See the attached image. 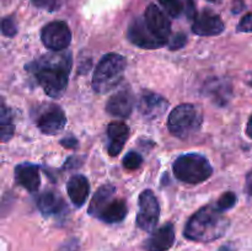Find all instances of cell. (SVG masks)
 <instances>
[{
	"instance_id": "obj_1",
	"label": "cell",
	"mask_w": 252,
	"mask_h": 251,
	"mask_svg": "<svg viewBox=\"0 0 252 251\" xmlns=\"http://www.w3.org/2000/svg\"><path fill=\"white\" fill-rule=\"evenodd\" d=\"M73 58L68 51L44 54L26 65V70L36 78L48 96L58 98L68 86Z\"/></svg>"
},
{
	"instance_id": "obj_2",
	"label": "cell",
	"mask_w": 252,
	"mask_h": 251,
	"mask_svg": "<svg viewBox=\"0 0 252 251\" xmlns=\"http://www.w3.org/2000/svg\"><path fill=\"white\" fill-rule=\"evenodd\" d=\"M230 220L217 206H204L187 220L184 235L191 241L212 243L224 236Z\"/></svg>"
},
{
	"instance_id": "obj_3",
	"label": "cell",
	"mask_w": 252,
	"mask_h": 251,
	"mask_svg": "<svg viewBox=\"0 0 252 251\" xmlns=\"http://www.w3.org/2000/svg\"><path fill=\"white\" fill-rule=\"evenodd\" d=\"M127 61L118 53H108L101 58L93 76V89L97 94H106L118 86L125 75Z\"/></svg>"
},
{
	"instance_id": "obj_4",
	"label": "cell",
	"mask_w": 252,
	"mask_h": 251,
	"mask_svg": "<svg viewBox=\"0 0 252 251\" xmlns=\"http://www.w3.org/2000/svg\"><path fill=\"white\" fill-rule=\"evenodd\" d=\"M203 123L201 108L192 103H182L170 112L167 128L180 139H187L199 132Z\"/></svg>"
},
{
	"instance_id": "obj_5",
	"label": "cell",
	"mask_w": 252,
	"mask_h": 251,
	"mask_svg": "<svg viewBox=\"0 0 252 251\" xmlns=\"http://www.w3.org/2000/svg\"><path fill=\"white\" fill-rule=\"evenodd\" d=\"M172 171L177 180L186 184L197 185L209 179L213 172L211 162L206 157L196 153L182 154L172 164Z\"/></svg>"
},
{
	"instance_id": "obj_6",
	"label": "cell",
	"mask_w": 252,
	"mask_h": 251,
	"mask_svg": "<svg viewBox=\"0 0 252 251\" xmlns=\"http://www.w3.org/2000/svg\"><path fill=\"white\" fill-rule=\"evenodd\" d=\"M160 206L152 189H144L139 196V211L137 216L138 228L153 231L159 223Z\"/></svg>"
},
{
	"instance_id": "obj_7",
	"label": "cell",
	"mask_w": 252,
	"mask_h": 251,
	"mask_svg": "<svg viewBox=\"0 0 252 251\" xmlns=\"http://www.w3.org/2000/svg\"><path fill=\"white\" fill-rule=\"evenodd\" d=\"M41 39L44 46L51 51H65L71 42V31L64 21L49 22L42 29Z\"/></svg>"
},
{
	"instance_id": "obj_8",
	"label": "cell",
	"mask_w": 252,
	"mask_h": 251,
	"mask_svg": "<svg viewBox=\"0 0 252 251\" xmlns=\"http://www.w3.org/2000/svg\"><path fill=\"white\" fill-rule=\"evenodd\" d=\"M144 22L153 34L160 41L169 43L170 34H171V22L166 15L158 7V5L150 4L145 9Z\"/></svg>"
},
{
	"instance_id": "obj_9",
	"label": "cell",
	"mask_w": 252,
	"mask_h": 251,
	"mask_svg": "<svg viewBox=\"0 0 252 251\" xmlns=\"http://www.w3.org/2000/svg\"><path fill=\"white\" fill-rule=\"evenodd\" d=\"M66 125L64 111L58 105H48L39 115L37 126L43 134L54 135L62 132Z\"/></svg>"
},
{
	"instance_id": "obj_10",
	"label": "cell",
	"mask_w": 252,
	"mask_h": 251,
	"mask_svg": "<svg viewBox=\"0 0 252 251\" xmlns=\"http://www.w3.org/2000/svg\"><path fill=\"white\" fill-rule=\"evenodd\" d=\"M167 107H169V101L153 91L144 90L138 101L139 113L148 121H153L164 115Z\"/></svg>"
},
{
	"instance_id": "obj_11",
	"label": "cell",
	"mask_w": 252,
	"mask_h": 251,
	"mask_svg": "<svg viewBox=\"0 0 252 251\" xmlns=\"http://www.w3.org/2000/svg\"><path fill=\"white\" fill-rule=\"evenodd\" d=\"M128 39L135 46L148 49L161 48L166 44L150 32L145 25L144 19H135L130 24V26L128 27Z\"/></svg>"
},
{
	"instance_id": "obj_12",
	"label": "cell",
	"mask_w": 252,
	"mask_h": 251,
	"mask_svg": "<svg viewBox=\"0 0 252 251\" xmlns=\"http://www.w3.org/2000/svg\"><path fill=\"white\" fill-rule=\"evenodd\" d=\"M134 102V95L130 89H121L108 98L106 103V112L113 117L127 118L132 113Z\"/></svg>"
},
{
	"instance_id": "obj_13",
	"label": "cell",
	"mask_w": 252,
	"mask_h": 251,
	"mask_svg": "<svg viewBox=\"0 0 252 251\" xmlns=\"http://www.w3.org/2000/svg\"><path fill=\"white\" fill-rule=\"evenodd\" d=\"M224 22L220 16L211 10H203L194 19L192 32L197 36H218L224 31Z\"/></svg>"
},
{
	"instance_id": "obj_14",
	"label": "cell",
	"mask_w": 252,
	"mask_h": 251,
	"mask_svg": "<svg viewBox=\"0 0 252 251\" xmlns=\"http://www.w3.org/2000/svg\"><path fill=\"white\" fill-rule=\"evenodd\" d=\"M175 243V228L171 223L162 225L152 233V235L143 243L145 251H167Z\"/></svg>"
},
{
	"instance_id": "obj_15",
	"label": "cell",
	"mask_w": 252,
	"mask_h": 251,
	"mask_svg": "<svg viewBox=\"0 0 252 251\" xmlns=\"http://www.w3.org/2000/svg\"><path fill=\"white\" fill-rule=\"evenodd\" d=\"M15 180L17 185L24 187L29 192H36L39 188L41 176L39 167L30 162H22L15 167Z\"/></svg>"
},
{
	"instance_id": "obj_16",
	"label": "cell",
	"mask_w": 252,
	"mask_h": 251,
	"mask_svg": "<svg viewBox=\"0 0 252 251\" xmlns=\"http://www.w3.org/2000/svg\"><path fill=\"white\" fill-rule=\"evenodd\" d=\"M37 207L44 217H59L66 212L65 202L54 191H44L39 194Z\"/></svg>"
},
{
	"instance_id": "obj_17",
	"label": "cell",
	"mask_w": 252,
	"mask_h": 251,
	"mask_svg": "<svg viewBox=\"0 0 252 251\" xmlns=\"http://www.w3.org/2000/svg\"><path fill=\"white\" fill-rule=\"evenodd\" d=\"M129 137V128L125 122H111L107 126L108 147L107 152L111 157H116L122 152L126 142Z\"/></svg>"
},
{
	"instance_id": "obj_18",
	"label": "cell",
	"mask_w": 252,
	"mask_h": 251,
	"mask_svg": "<svg viewBox=\"0 0 252 251\" xmlns=\"http://www.w3.org/2000/svg\"><path fill=\"white\" fill-rule=\"evenodd\" d=\"M69 198L75 207H81L86 202L90 192V185L88 179L83 175H74L66 184Z\"/></svg>"
},
{
	"instance_id": "obj_19",
	"label": "cell",
	"mask_w": 252,
	"mask_h": 251,
	"mask_svg": "<svg viewBox=\"0 0 252 251\" xmlns=\"http://www.w3.org/2000/svg\"><path fill=\"white\" fill-rule=\"evenodd\" d=\"M127 204H126L125 199L116 198L112 199L105 208L101 211V213L98 214L97 218L100 220L105 221L108 224H116L122 221L123 219L127 216Z\"/></svg>"
},
{
	"instance_id": "obj_20",
	"label": "cell",
	"mask_w": 252,
	"mask_h": 251,
	"mask_svg": "<svg viewBox=\"0 0 252 251\" xmlns=\"http://www.w3.org/2000/svg\"><path fill=\"white\" fill-rule=\"evenodd\" d=\"M116 188L112 185L107 184L101 186L97 191L94 194L93 199L90 202V206H89L88 213L90 214L91 217H95L97 218L98 214L101 213L103 208L112 201V197L115 194Z\"/></svg>"
},
{
	"instance_id": "obj_21",
	"label": "cell",
	"mask_w": 252,
	"mask_h": 251,
	"mask_svg": "<svg viewBox=\"0 0 252 251\" xmlns=\"http://www.w3.org/2000/svg\"><path fill=\"white\" fill-rule=\"evenodd\" d=\"M206 94L213 100L217 105L224 106L228 103L229 98L231 97V85L226 80H214L209 81L206 86Z\"/></svg>"
},
{
	"instance_id": "obj_22",
	"label": "cell",
	"mask_w": 252,
	"mask_h": 251,
	"mask_svg": "<svg viewBox=\"0 0 252 251\" xmlns=\"http://www.w3.org/2000/svg\"><path fill=\"white\" fill-rule=\"evenodd\" d=\"M15 123L12 113L5 105L1 106V112H0V135H1V142L6 143L14 135Z\"/></svg>"
},
{
	"instance_id": "obj_23",
	"label": "cell",
	"mask_w": 252,
	"mask_h": 251,
	"mask_svg": "<svg viewBox=\"0 0 252 251\" xmlns=\"http://www.w3.org/2000/svg\"><path fill=\"white\" fill-rule=\"evenodd\" d=\"M159 2L169 16L179 17L184 12L185 6L181 0H159Z\"/></svg>"
},
{
	"instance_id": "obj_24",
	"label": "cell",
	"mask_w": 252,
	"mask_h": 251,
	"mask_svg": "<svg viewBox=\"0 0 252 251\" xmlns=\"http://www.w3.org/2000/svg\"><path fill=\"white\" fill-rule=\"evenodd\" d=\"M236 202H238V197L234 192H225V193L221 194V197L217 202V208L221 212L229 211L235 206Z\"/></svg>"
},
{
	"instance_id": "obj_25",
	"label": "cell",
	"mask_w": 252,
	"mask_h": 251,
	"mask_svg": "<svg viewBox=\"0 0 252 251\" xmlns=\"http://www.w3.org/2000/svg\"><path fill=\"white\" fill-rule=\"evenodd\" d=\"M143 164V157L139 153L132 152L127 153L126 157H123V166L126 167L127 170H135L138 167H140V165Z\"/></svg>"
},
{
	"instance_id": "obj_26",
	"label": "cell",
	"mask_w": 252,
	"mask_h": 251,
	"mask_svg": "<svg viewBox=\"0 0 252 251\" xmlns=\"http://www.w3.org/2000/svg\"><path fill=\"white\" fill-rule=\"evenodd\" d=\"M1 32L4 36L14 37L17 33V26L12 17H5L1 22Z\"/></svg>"
},
{
	"instance_id": "obj_27",
	"label": "cell",
	"mask_w": 252,
	"mask_h": 251,
	"mask_svg": "<svg viewBox=\"0 0 252 251\" xmlns=\"http://www.w3.org/2000/svg\"><path fill=\"white\" fill-rule=\"evenodd\" d=\"M187 43V37L184 33H176L174 37H170L169 39V48L171 51H176V49H181Z\"/></svg>"
},
{
	"instance_id": "obj_28",
	"label": "cell",
	"mask_w": 252,
	"mask_h": 251,
	"mask_svg": "<svg viewBox=\"0 0 252 251\" xmlns=\"http://www.w3.org/2000/svg\"><path fill=\"white\" fill-rule=\"evenodd\" d=\"M31 2L38 9L47 10V11H54L59 6V0H31Z\"/></svg>"
},
{
	"instance_id": "obj_29",
	"label": "cell",
	"mask_w": 252,
	"mask_h": 251,
	"mask_svg": "<svg viewBox=\"0 0 252 251\" xmlns=\"http://www.w3.org/2000/svg\"><path fill=\"white\" fill-rule=\"evenodd\" d=\"M236 31L238 32H252V12L246 14L243 19L239 22L238 27H236Z\"/></svg>"
},
{
	"instance_id": "obj_30",
	"label": "cell",
	"mask_w": 252,
	"mask_h": 251,
	"mask_svg": "<svg viewBox=\"0 0 252 251\" xmlns=\"http://www.w3.org/2000/svg\"><path fill=\"white\" fill-rule=\"evenodd\" d=\"M79 241L76 239H69L65 243L62 244L57 251H78Z\"/></svg>"
},
{
	"instance_id": "obj_31",
	"label": "cell",
	"mask_w": 252,
	"mask_h": 251,
	"mask_svg": "<svg viewBox=\"0 0 252 251\" xmlns=\"http://www.w3.org/2000/svg\"><path fill=\"white\" fill-rule=\"evenodd\" d=\"M186 15L189 19H196L197 17L196 6H194V2L192 0H186Z\"/></svg>"
},
{
	"instance_id": "obj_32",
	"label": "cell",
	"mask_w": 252,
	"mask_h": 251,
	"mask_svg": "<svg viewBox=\"0 0 252 251\" xmlns=\"http://www.w3.org/2000/svg\"><path fill=\"white\" fill-rule=\"evenodd\" d=\"M61 144L65 148H70V149H75L76 145H78V140L74 137H68L65 139L61 140Z\"/></svg>"
},
{
	"instance_id": "obj_33",
	"label": "cell",
	"mask_w": 252,
	"mask_h": 251,
	"mask_svg": "<svg viewBox=\"0 0 252 251\" xmlns=\"http://www.w3.org/2000/svg\"><path fill=\"white\" fill-rule=\"evenodd\" d=\"M80 160L78 159V157H70V159L66 160V162L64 165H65V169H73V167H78L80 166Z\"/></svg>"
},
{
	"instance_id": "obj_34",
	"label": "cell",
	"mask_w": 252,
	"mask_h": 251,
	"mask_svg": "<svg viewBox=\"0 0 252 251\" xmlns=\"http://www.w3.org/2000/svg\"><path fill=\"white\" fill-rule=\"evenodd\" d=\"M246 134L252 139V116L250 117V120H249L248 126H246Z\"/></svg>"
},
{
	"instance_id": "obj_35",
	"label": "cell",
	"mask_w": 252,
	"mask_h": 251,
	"mask_svg": "<svg viewBox=\"0 0 252 251\" xmlns=\"http://www.w3.org/2000/svg\"><path fill=\"white\" fill-rule=\"evenodd\" d=\"M219 251H234V249H231L230 244H228V245L221 246V248L219 249Z\"/></svg>"
},
{
	"instance_id": "obj_36",
	"label": "cell",
	"mask_w": 252,
	"mask_h": 251,
	"mask_svg": "<svg viewBox=\"0 0 252 251\" xmlns=\"http://www.w3.org/2000/svg\"><path fill=\"white\" fill-rule=\"evenodd\" d=\"M246 189H248V193L252 197V181H250V180H249L248 186H246Z\"/></svg>"
},
{
	"instance_id": "obj_37",
	"label": "cell",
	"mask_w": 252,
	"mask_h": 251,
	"mask_svg": "<svg viewBox=\"0 0 252 251\" xmlns=\"http://www.w3.org/2000/svg\"><path fill=\"white\" fill-rule=\"evenodd\" d=\"M206 1L212 2V4H220V2L223 1V0H206Z\"/></svg>"
},
{
	"instance_id": "obj_38",
	"label": "cell",
	"mask_w": 252,
	"mask_h": 251,
	"mask_svg": "<svg viewBox=\"0 0 252 251\" xmlns=\"http://www.w3.org/2000/svg\"><path fill=\"white\" fill-rule=\"evenodd\" d=\"M250 85H251V86H252V80H251V81H250Z\"/></svg>"
}]
</instances>
